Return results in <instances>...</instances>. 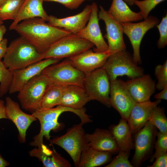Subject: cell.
Masks as SVG:
<instances>
[{"label":"cell","instance_id":"obj_46","mask_svg":"<svg viewBox=\"0 0 167 167\" xmlns=\"http://www.w3.org/2000/svg\"><path fill=\"white\" fill-rule=\"evenodd\" d=\"M6 0H0V6Z\"/></svg>","mask_w":167,"mask_h":167},{"label":"cell","instance_id":"obj_1","mask_svg":"<svg viewBox=\"0 0 167 167\" xmlns=\"http://www.w3.org/2000/svg\"><path fill=\"white\" fill-rule=\"evenodd\" d=\"M45 21L39 17L29 19L17 24L13 30L42 54L58 40L72 34Z\"/></svg>","mask_w":167,"mask_h":167},{"label":"cell","instance_id":"obj_25","mask_svg":"<svg viewBox=\"0 0 167 167\" xmlns=\"http://www.w3.org/2000/svg\"><path fill=\"white\" fill-rule=\"evenodd\" d=\"M109 131L112 134L119 149V152L130 154L134 148L132 133L127 121L121 118L118 123L110 126Z\"/></svg>","mask_w":167,"mask_h":167},{"label":"cell","instance_id":"obj_9","mask_svg":"<svg viewBox=\"0 0 167 167\" xmlns=\"http://www.w3.org/2000/svg\"><path fill=\"white\" fill-rule=\"evenodd\" d=\"M157 132V128L148 121L135 134L133 144L135 152L131 163L134 167L140 166L152 156Z\"/></svg>","mask_w":167,"mask_h":167},{"label":"cell","instance_id":"obj_26","mask_svg":"<svg viewBox=\"0 0 167 167\" xmlns=\"http://www.w3.org/2000/svg\"><path fill=\"white\" fill-rule=\"evenodd\" d=\"M109 14L121 24L142 20L143 17L140 12L132 11L123 0H113L108 11Z\"/></svg>","mask_w":167,"mask_h":167},{"label":"cell","instance_id":"obj_31","mask_svg":"<svg viewBox=\"0 0 167 167\" xmlns=\"http://www.w3.org/2000/svg\"><path fill=\"white\" fill-rule=\"evenodd\" d=\"M148 121L159 129L160 132L167 134V118L163 107L158 106L156 107L154 109Z\"/></svg>","mask_w":167,"mask_h":167},{"label":"cell","instance_id":"obj_28","mask_svg":"<svg viewBox=\"0 0 167 167\" xmlns=\"http://www.w3.org/2000/svg\"><path fill=\"white\" fill-rule=\"evenodd\" d=\"M52 85L45 94L41 103V108L48 109L59 105L62 98L63 87Z\"/></svg>","mask_w":167,"mask_h":167},{"label":"cell","instance_id":"obj_29","mask_svg":"<svg viewBox=\"0 0 167 167\" xmlns=\"http://www.w3.org/2000/svg\"><path fill=\"white\" fill-rule=\"evenodd\" d=\"M24 0H5L0 6V20H15Z\"/></svg>","mask_w":167,"mask_h":167},{"label":"cell","instance_id":"obj_17","mask_svg":"<svg viewBox=\"0 0 167 167\" xmlns=\"http://www.w3.org/2000/svg\"><path fill=\"white\" fill-rule=\"evenodd\" d=\"M91 10V5H88L81 12L73 16L58 18L50 15L49 16L48 23L53 26L63 28L72 34H77L86 26Z\"/></svg>","mask_w":167,"mask_h":167},{"label":"cell","instance_id":"obj_10","mask_svg":"<svg viewBox=\"0 0 167 167\" xmlns=\"http://www.w3.org/2000/svg\"><path fill=\"white\" fill-rule=\"evenodd\" d=\"M144 20L137 23L129 22L122 24L123 33L128 37L131 44L134 62L140 64L142 61L140 54V47L142 40L147 32L158 24L159 22L156 17L148 16Z\"/></svg>","mask_w":167,"mask_h":167},{"label":"cell","instance_id":"obj_19","mask_svg":"<svg viewBox=\"0 0 167 167\" xmlns=\"http://www.w3.org/2000/svg\"><path fill=\"white\" fill-rule=\"evenodd\" d=\"M125 82L131 96L136 103L150 100L156 88L155 81L148 74L130 79Z\"/></svg>","mask_w":167,"mask_h":167},{"label":"cell","instance_id":"obj_43","mask_svg":"<svg viewBox=\"0 0 167 167\" xmlns=\"http://www.w3.org/2000/svg\"><path fill=\"white\" fill-rule=\"evenodd\" d=\"M6 28L4 25L0 24V42L3 39V36L6 31Z\"/></svg>","mask_w":167,"mask_h":167},{"label":"cell","instance_id":"obj_32","mask_svg":"<svg viewBox=\"0 0 167 167\" xmlns=\"http://www.w3.org/2000/svg\"><path fill=\"white\" fill-rule=\"evenodd\" d=\"M13 71L6 68L0 61V97L9 92L13 77Z\"/></svg>","mask_w":167,"mask_h":167},{"label":"cell","instance_id":"obj_22","mask_svg":"<svg viewBox=\"0 0 167 167\" xmlns=\"http://www.w3.org/2000/svg\"><path fill=\"white\" fill-rule=\"evenodd\" d=\"M92 100L84 88L76 85L63 87L62 95L59 105L77 109H82L89 101Z\"/></svg>","mask_w":167,"mask_h":167},{"label":"cell","instance_id":"obj_3","mask_svg":"<svg viewBox=\"0 0 167 167\" xmlns=\"http://www.w3.org/2000/svg\"><path fill=\"white\" fill-rule=\"evenodd\" d=\"M102 68L110 81L119 76L126 75L130 79L144 74L143 69L134 62L132 56L126 50L111 54Z\"/></svg>","mask_w":167,"mask_h":167},{"label":"cell","instance_id":"obj_21","mask_svg":"<svg viewBox=\"0 0 167 167\" xmlns=\"http://www.w3.org/2000/svg\"><path fill=\"white\" fill-rule=\"evenodd\" d=\"M65 112H72L77 115L80 118L82 124H86L92 121L90 116L85 113L84 109H75L61 105L55 108L45 109L40 108L32 113L40 123L58 121L60 115Z\"/></svg>","mask_w":167,"mask_h":167},{"label":"cell","instance_id":"obj_24","mask_svg":"<svg viewBox=\"0 0 167 167\" xmlns=\"http://www.w3.org/2000/svg\"><path fill=\"white\" fill-rule=\"evenodd\" d=\"M43 1L44 0H25L9 29L13 30L19 22L29 19L39 17L48 21L49 15L43 7Z\"/></svg>","mask_w":167,"mask_h":167},{"label":"cell","instance_id":"obj_6","mask_svg":"<svg viewBox=\"0 0 167 167\" xmlns=\"http://www.w3.org/2000/svg\"><path fill=\"white\" fill-rule=\"evenodd\" d=\"M41 73L46 76L53 85H76L83 87L86 75L74 66L69 58L48 66Z\"/></svg>","mask_w":167,"mask_h":167},{"label":"cell","instance_id":"obj_7","mask_svg":"<svg viewBox=\"0 0 167 167\" xmlns=\"http://www.w3.org/2000/svg\"><path fill=\"white\" fill-rule=\"evenodd\" d=\"M83 125L81 123L75 125L65 134L51 141L53 144L59 146L67 152L76 167H78L82 152L88 146Z\"/></svg>","mask_w":167,"mask_h":167},{"label":"cell","instance_id":"obj_8","mask_svg":"<svg viewBox=\"0 0 167 167\" xmlns=\"http://www.w3.org/2000/svg\"><path fill=\"white\" fill-rule=\"evenodd\" d=\"M83 87L92 100H96L109 107L110 81L102 68L86 74Z\"/></svg>","mask_w":167,"mask_h":167},{"label":"cell","instance_id":"obj_16","mask_svg":"<svg viewBox=\"0 0 167 167\" xmlns=\"http://www.w3.org/2000/svg\"><path fill=\"white\" fill-rule=\"evenodd\" d=\"M110 54L108 51L96 52L90 49L69 59L74 66L86 74L102 67Z\"/></svg>","mask_w":167,"mask_h":167},{"label":"cell","instance_id":"obj_34","mask_svg":"<svg viewBox=\"0 0 167 167\" xmlns=\"http://www.w3.org/2000/svg\"><path fill=\"white\" fill-rule=\"evenodd\" d=\"M155 75L157 80L156 88L161 90L167 85V61L162 64L157 65L155 69Z\"/></svg>","mask_w":167,"mask_h":167},{"label":"cell","instance_id":"obj_41","mask_svg":"<svg viewBox=\"0 0 167 167\" xmlns=\"http://www.w3.org/2000/svg\"><path fill=\"white\" fill-rule=\"evenodd\" d=\"M159 93L155 94L154 97L158 100H167V85L165 86Z\"/></svg>","mask_w":167,"mask_h":167},{"label":"cell","instance_id":"obj_40","mask_svg":"<svg viewBox=\"0 0 167 167\" xmlns=\"http://www.w3.org/2000/svg\"><path fill=\"white\" fill-rule=\"evenodd\" d=\"M7 40L6 38H4L0 42V61L3 58L6 51Z\"/></svg>","mask_w":167,"mask_h":167},{"label":"cell","instance_id":"obj_37","mask_svg":"<svg viewBox=\"0 0 167 167\" xmlns=\"http://www.w3.org/2000/svg\"><path fill=\"white\" fill-rule=\"evenodd\" d=\"M156 26L159 31L160 35L157 46L159 49H163L167 44V14L163 17L161 22Z\"/></svg>","mask_w":167,"mask_h":167},{"label":"cell","instance_id":"obj_45","mask_svg":"<svg viewBox=\"0 0 167 167\" xmlns=\"http://www.w3.org/2000/svg\"><path fill=\"white\" fill-rule=\"evenodd\" d=\"M124 2L130 6H133L134 4V2L135 0H123Z\"/></svg>","mask_w":167,"mask_h":167},{"label":"cell","instance_id":"obj_27","mask_svg":"<svg viewBox=\"0 0 167 167\" xmlns=\"http://www.w3.org/2000/svg\"><path fill=\"white\" fill-rule=\"evenodd\" d=\"M112 154L95 150L88 146L81 154L78 167H95L104 165L112 159Z\"/></svg>","mask_w":167,"mask_h":167},{"label":"cell","instance_id":"obj_12","mask_svg":"<svg viewBox=\"0 0 167 167\" xmlns=\"http://www.w3.org/2000/svg\"><path fill=\"white\" fill-rule=\"evenodd\" d=\"M99 7L98 16L99 20H103L105 25L106 34L104 37L107 41L108 51L111 54L126 50L122 24L115 20L102 6Z\"/></svg>","mask_w":167,"mask_h":167},{"label":"cell","instance_id":"obj_13","mask_svg":"<svg viewBox=\"0 0 167 167\" xmlns=\"http://www.w3.org/2000/svg\"><path fill=\"white\" fill-rule=\"evenodd\" d=\"M92 10L89 20L85 28L77 35L92 43L95 46L94 51L102 52L108 51V46L102 36L98 18V7L96 3L91 4Z\"/></svg>","mask_w":167,"mask_h":167},{"label":"cell","instance_id":"obj_18","mask_svg":"<svg viewBox=\"0 0 167 167\" xmlns=\"http://www.w3.org/2000/svg\"><path fill=\"white\" fill-rule=\"evenodd\" d=\"M160 100L154 101L150 100L136 103L127 120L132 134H135L142 128L149 121L154 109L161 102Z\"/></svg>","mask_w":167,"mask_h":167},{"label":"cell","instance_id":"obj_4","mask_svg":"<svg viewBox=\"0 0 167 167\" xmlns=\"http://www.w3.org/2000/svg\"><path fill=\"white\" fill-rule=\"evenodd\" d=\"M52 85L48 78L41 73L33 77L18 92L17 97L22 107L32 113L40 108L45 94Z\"/></svg>","mask_w":167,"mask_h":167},{"label":"cell","instance_id":"obj_30","mask_svg":"<svg viewBox=\"0 0 167 167\" xmlns=\"http://www.w3.org/2000/svg\"><path fill=\"white\" fill-rule=\"evenodd\" d=\"M40 123V132L33 137V141L30 143L31 146L36 147L38 148H40L43 143V137H45L47 140H49V133L51 131L58 128L61 125L58 121L44 122Z\"/></svg>","mask_w":167,"mask_h":167},{"label":"cell","instance_id":"obj_47","mask_svg":"<svg viewBox=\"0 0 167 167\" xmlns=\"http://www.w3.org/2000/svg\"><path fill=\"white\" fill-rule=\"evenodd\" d=\"M3 23V21H2L0 20V24H2Z\"/></svg>","mask_w":167,"mask_h":167},{"label":"cell","instance_id":"obj_42","mask_svg":"<svg viewBox=\"0 0 167 167\" xmlns=\"http://www.w3.org/2000/svg\"><path fill=\"white\" fill-rule=\"evenodd\" d=\"M6 118L5 114V103L2 100L0 99V119Z\"/></svg>","mask_w":167,"mask_h":167},{"label":"cell","instance_id":"obj_5","mask_svg":"<svg viewBox=\"0 0 167 167\" xmlns=\"http://www.w3.org/2000/svg\"><path fill=\"white\" fill-rule=\"evenodd\" d=\"M90 42L76 34L64 37L51 45L41 54V60L48 58L61 59L76 55L94 46Z\"/></svg>","mask_w":167,"mask_h":167},{"label":"cell","instance_id":"obj_2","mask_svg":"<svg viewBox=\"0 0 167 167\" xmlns=\"http://www.w3.org/2000/svg\"><path fill=\"white\" fill-rule=\"evenodd\" d=\"M41 55L34 46L21 36L11 43L2 62L6 68L13 71L41 60Z\"/></svg>","mask_w":167,"mask_h":167},{"label":"cell","instance_id":"obj_23","mask_svg":"<svg viewBox=\"0 0 167 167\" xmlns=\"http://www.w3.org/2000/svg\"><path fill=\"white\" fill-rule=\"evenodd\" d=\"M29 156L37 158L45 167H70L68 161L54 149L51 150L43 143L40 148H35L28 152Z\"/></svg>","mask_w":167,"mask_h":167},{"label":"cell","instance_id":"obj_14","mask_svg":"<svg viewBox=\"0 0 167 167\" xmlns=\"http://www.w3.org/2000/svg\"><path fill=\"white\" fill-rule=\"evenodd\" d=\"M5 114L6 119L11 121L18 131V139L21 143L26 141L27 130L31 123L37 119L32 114L23 112L18 104L9 97L5 99Z\"/></svg>","mask_w":167,"mask_h":167},{"label":"cell","instance_id":"obj_36","mask_svg":"<svg viewBox=\"0 0 167 167\" xmlns=\"http://www.w3.org/2000/svg\"><path fill=\"white\" fill-rule=\"evenodd\" d=\"M116 156L105 167H133L129 160L130 154L119 152Z\"/></svg>","mask_w":167,"mask_h":167},{"label":"cell","instance_id":"obj_33","mask_svg":"<svg viewBox=\"0 0 167 167\" xmlns=\"http://www.w3.org/2000/svg\"><path fill=\"white\" fill-rule=\"evenodd\" d=\"M156 136L157 139L154 143L155 152L149 160L152 162L157 157L167 152V134H163L159 131L157 132Z\"/></svg>","mask_w":167,"mask_h":167},{"label":"cell","instance_id":"obj_11","mask_svg":"<svg viewBox=\"0 0 167 167\" xmlns=\"http://www.w3.org/2000/svg\"><path fill=\"white\" fill-rule=\"evenodd\" d=\"M136 103L129 92L125 81L117 79L110 81V105L118 112L121 118L127 121Z\"/></svg>","mask_w":167,"mask_h":167},{"label":"cell","instance_id":"obj_35","mask_svg":"<svg viewBox=\"0 0 167 167\" xmlns=\"http://www.w3.org/2000/svg\"><path fill=\"white\" fill-rule=\"evenodd\" d=\"M165 0H135L134 4L139 8L143 18L146 19L150 12L158 4Z\"/></svg>","mask_w":167,"mask_h":167},{"label":"cell","instance_id":"obj_15","mask_svg":"<svg viewBox=\"0 0 167 167\" xmlns=\"http://www.w3.org/2000/svg\"><path fill=\"white\" fill-rule=\"evenodd\" d=\"M61 60L54 58H46L25 68L13 71L12 80L8 92L9 93L18 92L26 83L40 74L46 67L58 62Z\"/></svg>","mask_w":167,"mask_h":167},{"label":"cell","instance_id":"obj_44","mask_svg":"<svg viewBox=\"0 0 167 167\" xmlns=\"http://www.w3.org/2000/svg\"><path fill=\"white\" fill-rule=\"evenodd\" d=\"M9 165V163L2 157L0 153V167H5Z\"/></svg>","mask_w":167,"mask_h":167},{"label":"cell","instance_id":"obj_20","mask_svg":"<svg viewBox=\"0 0 167 167\" xmlns=\"http://www.w3.org/2000/svg\"><path fill=\"white\" fill-rule=\"evenodd\" d=\"M88 146L97 150L108 152L111 154L118 153L119 149L109 130L96 129L92 134H85Z\"/></svg>","mask_w":167,"mask_h":167},{"label":"cell","instance_id":"obj_38","mask_svg":"<svg viewBox=\"0 0 167 167\" xmlns=\"http://www.w3.org/2000/svg\"><path fill=\"white\" fill-rule=\"evenodd\" d=\"M92 0H44L46 2H58L68 9L72 10L78 8L84 2Z\"/></svg>","mask_w":167,"mask_h":167},{"label":"cell","instance_id":"obj_39","mask_svg":"<svg viewBox=\"0 0 167 167\" xmlns=\"http://www.w3.org/2000/svg\"><path fill=\"white\" fill-rule=\"evenodd\" d=\"M167 166V153H165L155 159L153 163L148 167H166Z\"/></svg>","mask_w":167,"mask_h":167}]
</instances>
